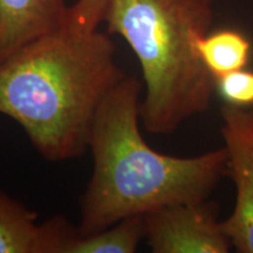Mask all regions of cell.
<instances>
[{
    "label": "cell",
    "mask_w": 253,
    "mask_h": 253,
    "mask_svg": "<svg viewBox=\"0 0 253 253\" xmlns=\"http://www.w3.org/2000/svg\"><path fill=\"white\" fill-rule=\"evenodd\" d=\"M108 34L69 28L32 41L0 66V114L14 120L42 157H80L101 104L126 77Z\"/></svg>",
    "instance_id": "obj_1"
},
{
    "label": "cell",
    "mask_w": 253,
    "mask_h": 253,
    "mask_svg": "<svg viewBox=\"0 0 253 253\" xmlns=\"http://www.w3.org/2000/svg\"><path fill=\"white\" fill-rule=\"evenodd\" d=\"M216 91L227 104L249 108L253 106V72L245 68L216 79Z\"/></svg>",
    "instance_id": "obj_10"
},
{
    "label": "cell",
    "mask_w": 253,
    "mask_h": 253,
    "mask_svg": "<svg viewBox=\"0 0 253 253\" xmlns=\"http://www.w3.org/2000/svg\"><path fill=\"white\" fill-rule=\"evenodd\" d=\"M112 0H78L69 7L67 28L82 33L99 30Z\"/></svg>",
    "instance_id": "obj_11"
},
{
    "label": "cell",
    "mask_w": 253,
    "mask_h": 253,
    "mask_svg": "<svg viewBox=\"0 0 253 253\" xmlns=\"http://www.w3.org/2000/svg\"><path fill=\"white\" fill-rule=\"evenodd\" d=\"M213 21V0H112L107 31L138 59L144 82L141 121L151 134L170 135L209 109L216 78L195 43Z\"/></svg>",
    "instance_id": "obj_3"
},
{
    "label": "cell",
    "mask_w": 253,
    "mask_h": 253,
    "mask_svg": "<svg viewBox=\"0 0 253 253\" xmlns=\"http://www.w3.org/2000/svg\"><path fill=\"white\" fill-rule=\"evenodd\" d=\"M208 71L218 79L246 67L251 56V41L236 30H219L198 38L195 43Z\"/></svg>",
    "instance_id": "obj_8"
},
{
    "label": "cell",
    "mask_w": 253,
    "mask_h": 253,
    "mask_svg": "<svg viewBox=\"0 0 253 253\" xmlns=\"http://www.w3.org/2000/svg\"><path fill=\"white\" fill-rule=\"evenodd\" d=\"M218 213L209 199L158 208L143 214L145 238L154 253H227L232 244Z\"/></svg>",
    "instance_id": "obj_4"
},
{
    "label": "cell",
    "mask_w": 253,
    "mask_h": 253,
    "mask_svg": "<svg viewBox=\"0 0 253 253\" xmlns=\"http://www.w3.org/2000/svg\"><path fill=\"white\" fill-rule=\"evenodd\" d=\"M63 217L38 224V213L0 191V253H66L78 236Z\"/></svg>",
    "instance_id": "obj_6"
},
{
    "label": "cell",
    "mask_w": 253,
    "mask_h": 253,
    "mask_svg": "<svg viewBox=\"0 0 253 253\" xmlns=\"http://www.w3.org/2000/svg\"><path fill=\"white\" fill-rule=\"evenodd\" d=\"M142 82L126 77L108 94L89 138L93 175L81 198L79 235L175 203L208 199L227 173L226 148L195 157L154 150L141 134Z\"/></svg>",
    "instance_id": "obj_2"
},
{
    "label": "cell",
    "mask_w": 253,
    "mask_h": 253,
    "mask_svg": "<svg viewBox=\"0 0 253 253\" xmlns=\"http://www.w3.org/2000/svg\"><path fill=\"white\" fill-rule=\"evenodd\" d=\"M65 0H0V66L32 41L67 27Z\"/></svg>",
    "instance_id": "obj_7"
},
{
    "label": "cell",
    "mask_w": 253,
    "mask_h": 253,
    "mask_svg": "<svg viewBox=\"0 0 253 253\" xmlns=\"http://www.w3.org/2000/svg\"><path fill=\"white\" fill-rule=\"evenodd\" d=\"M144 237L143 216H132L90 235L78 233L66 253H134Z\"/></svg>",
    "instance_id": "obj_9"
},
{
    "label": "cell",
    "mask_w": 253,
    "mask_h": 253,
    "mask_svg": "<svg viewBox=\"0 0 253 253\" xmlns=\"http://www.w3.org/2000/svg\"><path fill=\"white\" fill-rule=\"evenodd\" d=\"M221 134L227 151V173L236 186V205L223 221L231 244L253 253V112L224 103Z\"/></svg>",
    "instance_id": "obj_5"
}]
</instances>
